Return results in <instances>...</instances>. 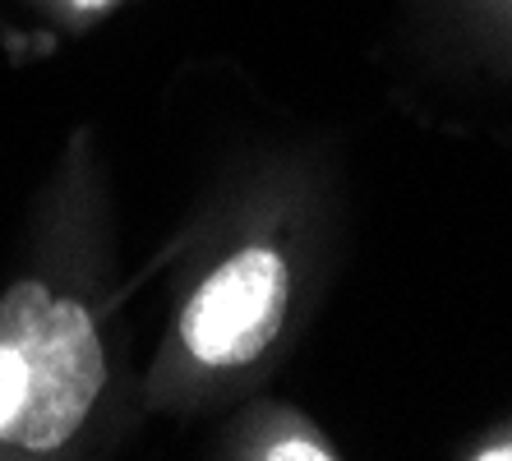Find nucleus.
Returning <instances> with one entry per match:
<instances>
[{
	"instance_id": "1",
	"label": "nucleus",
	"mask_w": 512,
	"mask_h": 461,
	"mask_svg": "<svg viewBox=\"0 0 512 461\" xmlns=\"http://www.w3.org/2000/svg\"><path fill=\"white\" fill-rule=\"evenodd\" d=\"M0 342L24 355L28 369V402L5 448L60 452L107 388V346L93 309L42 277H19L0 291Z\"/></svg>"
},
{
	"instance_id": "2",
	"label": "nucleus",
	"mask_w": 512,
	"mask_h": 461,
	"mask_svg": "<svg viewBox=\"0 0 512 461\" xmlns=\"http://www.w3.org/2000/svg\"><path fill=\"white\" fill-rule=\"evenodd\" d=\"M291 309V263L277 245H240L190 291L176 319V346L203 374L254 365Z\"/></svg>"
},
{
	"instance_id": "3",
	"label": "nucleus",
	"mask_w": 512,
	"mask_h": 461,
	"mask_svg": "<svg viewBox=\"0 0 512 461\" xmlns=\"http://www.w3.org/2000/svg\"><path fill=\"white\" fill-rule=\"evenodd\" d=\"M240 457H263V461H333L337 448L310 420H300V411H282V406H263V420H254V434L245 438Z\"/></svg>"
},
{
	"instance_id": "4",
	"label": "nucleus",
	"mask_w": 512,
	"mask_h": 461,
	"mask_svg": "<svg viewBox=\"0 0 512 461\" xmlns=\"http://www.w3.org/2000/svg\"><path fill=\"white\" fill-rule=\"evenodd\" d=\"M28 402V369L24 355L14 351L10 342H0V443H10L19 415H24Z\"/></svg>"
},
{
	"instance_id": "5",
	"label": "nucleus",
	"mask_w": 512,
	"mask_h": 461,
	"mask_svg": "<svg viewBox=\"0 0 512 461\" xmlns=\"http://www.w3.org/2000/svg\"><path fill=\"white\" fill-rule=\"evenodd\" d=\"M476 461H512V434L503 438H489V443H480L476 452H471Z\"/></svg>"
},
{
	"instance_id": "6",
	"label": "nucleus",
	"mask_w": 512,
	"mask_h": 461,
	"mask_svg": "<svg viewBox=\"0 0 512 461\" xmlns=\"http://www.w3.org/2000/svg\"><path fill=\"white\" fill-rule=\"evenodd\" d=\"M56 5L70 14H102V10H111L116 0H56Z\"/></svg>"
}]
</instances>
